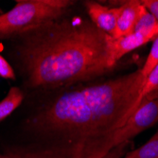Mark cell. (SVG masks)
I'll use <instances>...</instances> for the list:
<instances>
[{
  "label": "cell",
  "mask_w": 158,
  "mask_h": 158,
  "mask_svg": "<svg viewBox=\"0 0 158 158\" xmlns=\"http://www.w3.org/2000/svg\"><path fill=\"white\" fill-rule=\"evenodd\" d=\"M145 80L138 69L56 97L27 122L44 146L15 157L105 158L141 103Z\"/></svg>",
  "instance_id": "6da1fadb"
},
{
  "label": "cell",
  "mask_w": 158,
  "mask_h": 158,
  "mask_svg": "<svg viewBox=\"0 0 158 158\" xmlns=\"http://www.w3.org/2000/svg\"><path fill=\"white\" fill-rule=\"evenodd\" d=\"M0 158H17V157H10V156H4V155H0Z\"/></svg>",
  "instance_id": "5bb4252c"
},
{
  "label": "cell",
  "mask_w": 158,
  "mask_h": 158,
  "mask_svg": "<svg viewBox=\"0 0 158 158\" xmlns=\"http://www.w3.org/2000/svg\"><path fill=\"white\" fill-rule=\"evenodd\" d=\"M22 34L19 57L31 87L52 89L87 81L117 64L114 38L89 19L60 18Z\"/></svg>",
  "instance_id": "7a4b0ae2"
},
{
  "label": "cell",
  "mask_w": 158,
  "mask_h": 158,
  "mask_svg": "<svg viewBox=\"0 0 158 158\" xmlns=\"http://www.w3.org/2000/svg\"><path fill=\"white\" fill-rule=\"evenodd\" d=\"M158 122V91L143 98L141 103L126 124L114 136V148L128 143L135 135Z\"/></svg>",
  "instance_id": "277c9868"
},
{
  "label": "cell",
  "mask_w": 158,
  "mask_h": 158,
  "mask_svg": "<svg viewBox=\"0 0 158 158\" xmlns=\"http://www.w3.org/2000/svg\"><path fill=\"white\" fill-rule=\"evenodd\" d=\"M158 91V64L152 70V72L147 76L145 83L140 94V100L142 102L145 97Z\"/></svg>",
  "instance_id": "30bf717a"
},
{
  "label": "cell",
  "mask_w": 158,
  "mask_h": 158,
  "mask_svg": "<svg viewBox=\"0 0 158 158\" xmlns=\"http://www.w3.org/2000/svg\"><path fill=\"white\" fill-rule=\"evenodd\" d=\"M141 7V1L130 0V1H126L118 8V16L116 31L113 37L114 39H118L134 32Z\"/></svg>",
  "instance_id": "8992f818"
},
{
  "label": "cell",
  "mask_w": 158,
  "mask_h": 158,
  "mask_svg": "<svg viewBox=\"0 0 158 158\" xmlns=\"http://www.w3.org/2000/svg\"><path fill=\"white\" fill-rule=\"evenodd\" d=\"M125 158H158V130L148 142L128 152Z\"/></svg>",
  "instance_id": "9c48e42d"
},
{
  "label": "cell",
  "mask_w": 158,
  "mask_h": 158,
  "mask_svg": "<svg viewBox=\"0 0 158 158\" xmlns=\"http://www.w3.org/2000/svg\"><path fill=\"white\" fill-rule=\"evenodd\" d=\"M157 64H158V36L153 40L152 49L150 50V53L147 57L144 65L141 68V72L145 79Z\"/></svg>",
  "instance_id": "8fae6325"
},
{
  "label": "cell",
  "mask_w": 158,
  "mask_h": 158,
  "mask_svg": "<svg viewBox=\"0 0 158 158\" xmlns=\"http://www.w3.org/2000/svg\"><path fill=\"white\" fill-rule=\"evenodd\" d=\"M74 1L23 0L0 15V37L22 34L32 28L62 18Z\"/></svg>",
  "instance_id": "3957f363"
},
{
  "label": "cell",
  "mask_w": 158,
  "mask_h": 158,
  "mask_svg": "<svg viewBox=\"0 0 158 158\" xmlns=\"http://www.w3.org/2000/svg\"><path fill=\"white\" fill-rule=\"evenodd\" d=\"M0 77L6 80H15V74L10 63L0 54Z\"/></svg>",
  "instance_id": "7c38bea8"
},
{
  "label": "cell",
  "mask_w": 158,
  "mask_h": 158,
  "mask_svg": "<svg viewBox=\"0 0 158 158\" xmlns=\"http://www.w3.org/2000/svg\"><path fill=\"white\" fill-rule=\"evenodd\" d=\"M84 6L93 24L113 38L116 31L118 8H108L95 1H85Z\"/></svg>",
  "instance_id": "5b68a950"
},
{
  "label": "cell",
  "mask_w": 158,
  "mask_h": 158,
  "mask_svg": "<svg viewBox=\"0 0 158 158\" xmlns=\"http://www.w3.org/2000/svg\"><path fill=\"white\" fill-rule=\"evenodd\" d=\"M24 99V94L18 87H11L8 95L0 102V122L19 107Z\"/></svg>",
  "instance_id": "ba28073f"
},
{
  "label": "cell",
  "mask_w": 158,
  "mask_h": 158,
  "mask_svg": "<svg viewBox=\"0 0 158 158\" xmlns=\"http://www.w3.org/2000/svg\"><path fill=\"white\" fill-rule=\"evenodd\" d=\"M155 38L152 35L142 33V32H133L127 36L114 39L113 43V57L114 61L118 63L124 55L127 53L146 45L147 43L153 41Z\"/></svg>",
  "instance_id": "52a82bcc"
},
{
  "label": "cell",
  "mask_w": 158,
  "mask_h": 158,
  "mask_svg": "<svg viewBox=\"0 0 158 158\" xmlns=\"http://www.w3.org/2000/svg\"><path fill=\"white\" fill-rule=\"evenodd\" d=\"M141 4L158 21V0H143Z\"/></svg>",
  "instance_id": "4fadbf2b"
}]
</instances>
